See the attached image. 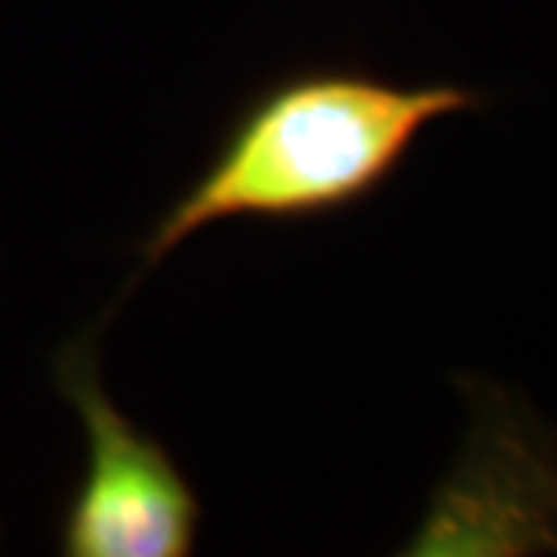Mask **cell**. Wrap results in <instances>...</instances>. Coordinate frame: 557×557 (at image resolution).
Segmentation results:
<instances>
[{
    "label": "cell",
    "mask_w": 557,
    "mask_h": 557,
    "mask_svg": "<svg viewBox=\"0 0 557 557\" xmlns=\"http://www.w3.org/2000/svg\"><path fill=\"white\" fill-rule=\"evenodd\" d=\"M474 87L395 84L366 73H305L272 87L210 171L156 225L149 258L232 218H311L351 207L392 177L420 135L474 113Z\"/></svg>",
    "instance_id": "obj_1"
},
{
    "label": "cell",
    "mask_w": 557,
    "mask_h": 557,
    "mask_svg": "<svg viewBox=\"0 0 557 557\" xmlns=\"http://www.w3.org/2000/svg\"><path fill=\"white\" fill-rule=\"evenodd\" d=\"M467 431L403 554H557V428L496 376H463Z\"/></svg>",
    "instance_id": "obj_2"
},
{
    "label": "cell",
    "mask_w": 557,
    "mask_h": 557,
    "mask_svg": "<svg viewBox=\"0 0 557 557\" xmlns=\"http://www.w3.org/2000/svg\"><path fill=\"white\" fill-rule=\"evenodd\" d=\"M70 398L87 428V474L65 525L70 557H182L199 507L166 453L109 403L87 366L70 370Z\"/></svg>",
    "instance_id": "obj_3"
}]
</instances>
